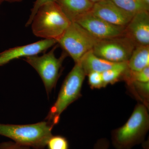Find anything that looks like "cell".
I'll return each instance as SVG.
<instances>
[{"label": "cell", "instance_id": "7c38bea8", "mask_svg": "<svg viewBox=\"0 0 149 149\" xmlns=\"http://www.w3.org/2000/svg\"><path fill=\"white\" fill-rule=\"evenodd\" d=\"M55 2L71 22L91 11L94 5L90 0H55Z\"/></svg>", "mask_w": 149, "mask_h": 149}, {"label": "cell", "instance_id": "e0dca14e", "mask_svg": "<svg viewBox=\"0 0 149 149\" xmlns=\"http://www.w3.org/2000/svg\"><path fill=\"white\" fill-rule=\"evenodd\" d=\"M127 84L137 81L140 82H149V67L144 68L140 71H132L130 69L126 70L123 77Z\"/></svg>", "mask_w": 149, "mask_h": 149}, {"label": "cell", "instance_id": "ac0fdd59", "mask_svg": "<svg viewBox=\"0 0 149 149\" xmlns=\"http://www.w3.org/2000/svg\"><path fill=\"white\" fill-rule=\"evenodd\" d=\"M46 147L48 149H69V143L64 136L53 135L48 141Z\"/></svg>", "mask_w": 149, "mask_h": 149}, {"label": "cell", "instance_id": "44dd1931", "mask_svg": "<svg viewBox=\"0 0 149 149\" xmlns=\"http://www.w3.org/2000/svg\"><path fill=\"white\" fill-rule=\"evenodd\" d=\"M52 1H55V0H35L34 5H33V7L31 9V14L29 16L28 21L26 23V27L30 25L32 23L33 19L34 18L35 14L37 13V11L38 10V9L44 4Z\"/></svg>", "mask_w": 149, "mask_h": 149}, {"label": "cell", "instance_id": "5bb4252c", "mask_svg": "<svg viewBox=\"0 0 149 149\" xmlns=\"http://www.w3.org/2000/svg\"><path fill=\"white\" fill-rule=\"evenodd\" d=\"M128 69L140 71L149 67V45L136 46L127 62Z\"/></svg>", "mask_w": 149, "mask_h": 149}, {"label": "cell", "instance_id": "3957f363", "mask_svg": "<svg viewBox=\"0 0 149 149\" xmlns=\"http://www.w3.org/2000/svg\"><path fill=\"white\" fill-rule=\"evenodd\" d=\"M54 127L47 120L27 125L0 123V136L11 139L22 146L34 149H44L53 136Z\"/></svg>", "mask_w": 149, "mask_h": 149}, {"label": "cell", "instance_id": "d6986e66", "mask_svg": "<svg viewBox=\"0 0 149 149\" xmlns=\"http://www.w3.org/2000/svg\"><path fill=\"white\" fill-rule=\"evenodd\" d=\"M88 83L92 89H100L104 88L103 80L102 73L91 72L88 73Z\"/></svg>", "mask_w": 149, "mask_h": 149}, {"label": "cell", "instance_id": "277c9868", "mask_svg": "<svg viewBox=\"0 0 149 149\" xmlns=\"http://www.w3.org/2000/svg\"><path fill=\"white\" fill-rule=\"evenodd\" d=\"M86 76L80 63H75L65 77L57 99L51 107L46 120L54 126L58 123L63 112L81 95L82 85Z\"/></svg>", "mask_w": 149, "mask_h": 149}, {"label": "cell", "instance_id": "7402d4cb", "mask_svg": "<svg viewBox=\"0 0 149 149\" xmlns=\"http://www.w3.org/2000/svg\"><path fill=\"white\" fill-rule=\"evenodd\" d=\"M0 149H31V148L16 143L13 141H8L0 143Z\"/></svg>", "mask_w": 149, "mask_h": 149}, {"label": "cell", "instance_id": "5b68a950", "mask_svg": "<svg viewBox=\"0 0 149 149\" xmlns=\"http://www.w3.org/2000/svg\"><path fill=\"white\" fill-rule=\"evenodd\" d=\"M98 40L79 24L71 22L58 43L76 63L93 50Z\"/></svg>", "mask_w": 149, "mask_h": 149}, {"label": "cell", "instance_id": "30bf717a", "mask_svg": "<svg viewBox=\"0 0 149 149\" xmlns=\"http://www.w3.org/2000/svg\"><path fill=\"white\" fill-rule=\"evenodd\" d=\"M58 43L54 40L45 39L26 45L9 49L0 53V66H2L14 60L37 55L45 52Z\"/></svg>", "mask_w": 149, "mask_h": 149}, {"label": "cell", "instance_id": "6da1fadb", "mask_svg": "<svg viewBox=\"0 0 149 149\" xmlns=\"http://www.w3.org/2000/svg\"><path fill=\"white\" fill-rule=\"evenodd\" d=\"M149 128L147 107L138 104L124 125L112 132V144L116 149H132L143 143Z\"/></svg>", "mask_w": 149, "mask_h": 149}, {"label": "cell", "instance_id": "ffe728a7", "mask_svg": "<svg viewBox=\"0 0 149 149\" xmlns=\"http://www.w3.org/2000/svg\"><path fill=\"white\" fill-rule=\"evenodd\" d=\"M128 86L135 89L136 92L144 99H148L149 94V82H140L134 81L128 84Z\"/></svg>", "mask_w": 149, "mask_h": 149}, {"label": "cell", "instance_id": "9a60e30c", "mask_svg": "<svg viewBox=\"0 0 149 149\" xmlns=\"http://www.w3.org/2000/svg\"><path fill=\"white\" fill-rule=\"evenodd\" d=\"M128 68L127 62H123L119 66L102 72L104 88L108 85L114 84L122 79L124 73Z\"/></svg>", "mask_w": 149, "mask_h": 149}, {"label": "cell", "instance_id": "4fadbf2b", "mask_svg": "<svg viewBox=\"0 0 149 149\" xmlns=\"http://www.w3.org/2000/svg\"><path fill=\"white\" fill-rule=\"evenodd\" d=\"M80 62L86 75L91 72L102 73L119 66L122 63L112 62L99 57L93 53L92 50L83 57Z\"/></svg>", "mask_w": 149, "mask_h": 149}, {"label": "cell", "instance_id": "cb8c5ba5", "mask_svg": "<svg viewBox=\"0 0 149 149\" xmlns=\"http://www.w3.org/2000/svg\"><path fill=\"white\" fill-rule=\"evenodd\" d=\"M5 1H8L9 2H21L22 0H4Z\"/></svg>", "mask_w": 149, "mask_h": 149}, {"label": "cell", "instance_id": "484cf974", "mask_svg": "<svg viewBox=\"0 0 149 149\" xmlns=\"http://www.w3.org/2000/svg\"><path fill=\"white\" fill-rule=\"evenodd\" d=\"M90 1L92 2L95 3L98 2L100 1H102V0H90Z\"/></svg>", "mask_w": 149, "mask_h": 149}, {"label": "cell", "instance_id": "603a6c76", "mask_svg": "<svg viewBox=\"0 0 149 149\" xmlns=\"http://www.w3.org/2000/svg\"><path fill=\"white\" fill-rule=\"evenodd\" d=\"M110 146V142L105 138H102L97 141L93 149H108Z\"/></svg>", "mask_w": 149, "mask_h": 149}, {"label": "cell", "instance_id": "8fae6325", "mask_svg": "<svg viewBox=\"0 0 149 149\" xmlns=\"http://www.w3.org/2000/svg\"><path fill=\"white\" fill-rule=\"evenodd\" d=\"M124 36L136 46L149 45V14L143 11L134 15L125 26Z\"/></svg>", "mask_w": 149, "mask_h": 149}, {"label": "cell", "instance_id": "9c48e42d", "mask_svg": "<svg viewBox=\"0 0 149 149\" xmlns=\"http://www.w3.org/2000/svg\"><path fill=\"white\" fill-rule=\"evenodd\" d=\"M91 12L110 24L121 27H125L134 16L118 7L111 0L95 3Z\"/></svg>", "mask_w": 149, "mask_h": 149}, {"label": "cell", "instance_id": "4316f807", "mask_svg": "<svg viewBox=\"0 0 149 149\" xmlns=\"http://www.w3.org/2000/svg\"><path fill=\"white\" fill-rule=\"evenodd\" d=\"M5 1L4 0H0V5L1 4V3L3 2V1Z\"/></svg>", "mask_w": 149, "mask_h": 149}, {"label": "cell", "instance_id": "d4e9b609", "mask_svg": "<svg viewBox=\"0 0 149 149\" xmlns=\"http://www.w3.org/2000/svg\"><path fill=\"white\" fill-rule=\"evenodd\" d=\"M141 1L146 4L147 5L149 6V0H141Z\"/></svg>", "mask_w": 149, "mask_h": 149}, {"label": "cell", "instance_id": "52a82bcc", "mask_svg": "<svg viewBox=\"0 0 149 149\" xmlns=\"http://www.w3.org/2000/svg\"><path fill=\"white\" fill-rule=\"evenodd\" d=\"M136 47L125 36L99 40L93 48L96 56L114 63L127 62Z\"/></svg>", "mask_w": 149, "mask_h": 149}, {"label": "cell", "instance_id": "ba28073f", "mask_svg": "<svg viewBox=\"0 0 149 149\" xmlns=\"http://www.w3.org/2000/svg\"><path fill=\"white\" fill-rule=\"evenodd\" d=\"M74 22L98 40L124 36L125 27L110 24L94 15L91 11L83 15Z\"/></svg>", "mask_w": 149, "mask_h": 149}, {"label": "cell", "instance_id": "8992f818", "mask_svg": "<svg viewBox=\"0 0 149 149\" xmlns=\"http://www.w3.org/2000/svg\"><path fill=\"white\" fill-rule=\"evenodd\" d=\"M57 46L52 49L47 53L41 56H30L24 58L27 62L37 71L43 81L49 95L55 87L61 73L62 65L66 54H63L60 57L57 58L54 54Z\"/></svg>", "mask_w": 149, "mask_h": 149}, {"label": "cell", "instance_id": "7a4b0ae2", "mask_svg": "<svg viewBox=\"0 0 149 149\" xmlns=\"http://www.w3.org/2000/svg\"><path fill=\"white\" fill-rule=\"evenodd\" d=\"M71 22L57 3L52 1L38 9L31 24L35 36L58 42Z\"/></svg>", "mask_w": 149, "mask_h": 149}, {"label": "cell", "instance_id": "2e32d148", "mask_svg": "<svg viewBox=\"0 0 149 149\" xmlns=\"http://www.w3.org/2000/svg\"><path fill=\"white\" fill-rule=\"evenodd\" d=\"M118 7L134 15L143 11H149V6L141 0H111Z\"/></svg>", "mask_w": 149, "mask_h": 149}]
</instances>
